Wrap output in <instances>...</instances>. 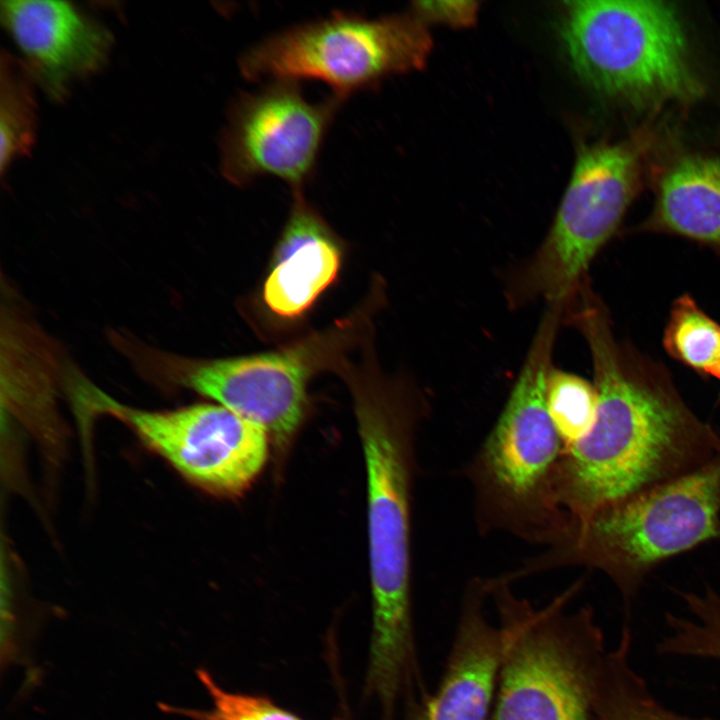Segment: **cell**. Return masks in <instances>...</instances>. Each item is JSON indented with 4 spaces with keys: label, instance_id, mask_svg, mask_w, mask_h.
I'll return each instance as SVG.
<instances>
[{
    "label": "cell",
    "instance_id": "obj_21",
    "mask_svg": "<svg viewBox=\"0 0 720 720\" xmlns=\"http://www.w3.org/2000/svg\"><path fill=\"white\" fill-rule=\"evenodd\" d=\"M694 619L680 631L679 647L684 656L720 660V595L709 591L692 606Z\"/></svg>",
    "mask_w": 720,
    "mask_h": 720
},
{
    "label": "cell",
    "instance_id": "obj_7",
    "mask_svg": "<svg viewBox=\"0 0 720 720\" xmlns=\"http://www.w3.org/2000/svg\"><path fill=\"white\" fill-rule=\"evenodd\" d=\"M427 50V36L411 17L334 12L257 42L242 54L239 67L248 80L322 81L344 99L418 68Z\"/></svg>",
    "mask_w": 720,
    "mask_h": 720
},
{
    "label": "cell",
    "instance_id": "obj_16",
    "mask_svg": "<svg viewBox=\"0 0 720 720\" xmlns=\"http://www.w3.org/2000/svg\"><path fill=\"white\" fill-rule=\"evenodd\" d=\"M631 642L624 627L617 647L603 658L594 689L595 720H720L691 718L663 706L630 664Z\"/></svg>",
    "mask_w": 720,
    "mask_h": 720
},
{
    "label": "cell",
    "instance_id": "obj_8",
    "mask_svg": "<svg viewBox=\"0 0 720 720\" xmlns=\"http://www.w3.org/2000/svg\"><path fill=\"white\" fill-rule=\"evenodd\" d=\"M85 403L127 424L184 478L214 493L246 489L268 457L267 431L217 403L145 410L119 403L93 385Z\"/></svg>",
    "mask_w": 720,
    "mask_h": 720
},
{
    "label": "cell",
    "instance_id": "obj_15",
    "mask_svg": "<svg viewBox=\"0 0 720 720\" xmlns=\"http://www.w3.org/2000/svg\"><path fill=\"white\" fill-rule=\"evenodd\" d=\"M641 232L676 235L720 250V155L687 153L664 169Z\"/></svg>",
    "mask_w": 720,
    "mask_h": 720
},
{
    "label": "cell",
    "instance_id": "obj_3",
    "mask_svg": "<svg viewBox=\"0 0 720 720\" xmlns=\"http://www.w3.org/2000/svg\"><path fill=\"white\" fill-rule=\"evenodd\" d=\"M367 482L372 629L368 663L398 674L418 660L411 614L408 470L401 418L392 398L354 389Z\"/></svg>",
    "mask_w": 720,
    "mask_h": 720
},
{
    "label": "cell",
    "instance_id": "obj_9",
    "mask_svg": "<svg viewBox=\"0 0 720 720\" xmlns=\"http://www.w3.org/2000/svg\"><path fill=\"white\" fill-rule=\"evenodd\" d=\"M145 376L214 400L267 431L285 447L306 406L312 353L307 346L249 356L195 359L151 348L126 347Z\"/></svg>",
    "mask_w": 720,
    "mask_h": 720
},
{
    "label": "cell",
    "instance_id": "obj_14",
    "mask_svg": "<svg viewBox=\"0 0 720 720\" xmlns=\"http://www.w3.org/2000/svg\"><path fill=\"white\" fill-rule=\"evenodd\" d=\"M276 262L269 273L263 297L271 311L295 317L307 310L333 282L340 266V252L327 225L294 193L292 210L284 229Z\"/></svg>",
    "mask_w": 720,
    "mask_h": 720
},
{
    "label": "cell",
    "instance_id": "obj_10",
    "mask_svg": "<svg viewBox=\"0 0 720 720\" xmlns=\"http://www.w3.org/2000/svg\"><path fill=\"white\" fill-rule=\"evenodd\" d=\"M343 99L309 102L298 81L274 79L231 106L221 136V171L244 186L274 176L301 192L311 179L321 146Z\"/></svg>",
    "mask_w": 720,
    "mask_h": 720
},
{
    "label": "cell",
    "instance_id": "obj_13",
    "mask_svg": "<svg viewBox=\"0 0 720 720\" xmlns=\"http://www.w3.org/2000/svg\"><path fill=\"white\" fill-rule=\"evenodd\" d=\"M483 592L465 598L439 684L406 708L404 720H490L502 638L485 614Z\"/></svg>",
    "mask_w": 720,
    "mask_h": 720
},
{
    "label": "cell",
    "instance_id": "obj_20",
    "mask_svg": "<svg viewBox=\"0 0 720 720\" xmlns=\"http://www.w3.org/2000/svg\"><path fill=\"white\" fill-rule=\"evenodd\" d=\"M196 675L210 696L211 706L196 709L159 703L162 712L190 720H305L267 696L223 688L207 669L198 668Z\"/></svg>",
    "mask_w": 720,
    "mask_h": 720
},
{
    "label": "cell",
    "instance_id": "obj_23",
    "mask_svg": "<svg viewBox=\"0 0 720 720\" xmlns=\"http://www.w3.org/2000/svg\"><path fill=\"white\" fill-rule=\"evenodd\" d=\"M716 379H718L720 381V369H719Z\"/></svg>",
    "mask_w": 720,
    "mask_h": 720
},
{
    "label": "cell",
    "instance_id": "obj_19",
    "mask_svg": "<svg viewBox=\"0 0 720 720\" xmlns=\"http://www.w3.org/2000/svg\"><path fill=\"white\" fill-rule=\"evenodd\" d=\"M547 409L562 441L571 447L592 430L598 412V393L586 379L551 369L546 385Z\"/></svg>",
    "mask_w": 720,
    "mask_h": 720
},
{
    "label": "cell",
    "instance_id": "obj_5",
    "mask_svg": "<svg viewBox=\"0 0 720 720\" xmlns=\"http://www.w3.org/2000/svg\"><path fill=\"white\" fill-rule=\"evenodd\" d=\"M714 540H720V456L579 523L577 547L629 602L657 565Z\"/></svg>",
    "mask_w": 720,
    "mask_h": 720
},
{
    "label": "cell",
    "instance_id": "obj_1",
    "mask_svg": "<svg viewBox=\"0 0 720 720\" xmlns=\"http://www.w3.org/2000/svg\"><path fill=\"white\" fill-rule=\"evenodd\" d=\"M563 318L591 355L598 412L590 433L568 448L564 486L581 523L720 456V435L682 398L665 367L619 340L590 284Z\"/></svg>",
    "mask_w": 720,
    "mask_h": 720
},
{
    "label": "cell",
    "instance_id": "obj_22",
    "mask_svg": "<svg viewBox=\"0 0 720 720\" xmlns=\"http://www.w3.org/2000/svg\"><path fill=\"white\" fill-rule=\"evenodd\" d=\"M475 5L476 3L470 1L418 2L415 3V10L425 18L464 25L472 21Z\"/></svg>",
    "mask_w": 720,
    "mask_h": 720
},
{
    "label": "cell",
    "instance_id": "obj_11",
    "mask_svg": "<svg viewBox=\"0 0 720 720\" xmlns=\"http://www.w3.org/2000/svg\"><path fill=\"white\" fill-rule=\"evenodd\" d=\"M563 305L548 306L519 377L485 446V462L495 482L521 497L547 475L561 450L552 423L546 385Z\"/></svg>",
    "mask_w": 720,
    "mask_h": 720
},
{
    "label": "cell",
    "instance_id": "obj_4",
    "mask_svg": "<svg viewBox=\"0 0 720 720\" xmlns=\"http://www.w3.org/2000/svg\"><path fill=\"white\" fill-rule=\"evenodd\" d=\"M562 38L578 76L635 106L688 103L703 93L676 9L662 1H572Z\"/></svg>",
    "mask_w": 720,
    "mask_h": 720
},
{
    "label": "cell",
    "instance_id": "obj_6",
    "mask_svg": "<svg viewBox=\"0 0 720 720\" xmlns=\"http://www.w3.org/2000/svg\"><path fill=\"white\" fill-rule=\"evenodd\" d=\"M642 152L633 140L583 148L549 233L509 286L511 304H563L586 282L640 189Z\"/></svg>",
    "mask_w": 720,
    "mask_h": 720
},
{
    "label": "cell",
    "instance_id": "obj_12",
    "mask_svg": "<svg viewBox=\"0 0 720 720\" xmlns=\"http://www.w3.org/2000/svg\"><path fill=\"white\" fill-rule=\"evenodd\" d=\"M3 25L46 93L62 99L72 80L96 72L112 44L110 32L65 1H1Z\"/></svg>",
    "mask_w": 720,
    "mask_h": 720
},
{
    "label": "cell",
    "instance_id": "obj_2",
    "mask_svg": "<svg viewBox=\"0 0 720 720\" xmlns=\"http://www.w3.org/2000/svg\"><path fill=\"white\" fill-rule=\"evenodd\" d=\"M494 592L502 651L490 720H592L607 652L593 611L566 612L568 594L534 608Z\"/></svg>",
    "mask_w": 720,
    "mask_h": 720
},
{
    "label": "cell",
    "instance_id": "obj_18",
    "mask_svg": "<svg viewBox=\"0 0 720 720\" xmlns=\"http://www.w3.org/2000/svg\"><path fill=\"white\" fill-rule=\"evenodd\" d=\"M33 77L26 65L2 52L0 65V168L30 152L36 130Z\"/></svg>",
    "mask_w": 720,
    "mask_h": 720
},
{
    "label": "cell",
    "instance_id": "obj_17",
    "mask_svg": "<svg viewBox=\"0 0 720 720\" xmlns=\"http://www.w3.org/2000/svg\"><path fill=\"white\" fill-rule=\"evenodd\" d=\"M667 354L700 375L716 378L720 369V325L689 295L672 303L663 333Z\"/></svg>",
    "mask_w": 720,
    "mask_h": 720
}]
</instances>
